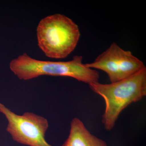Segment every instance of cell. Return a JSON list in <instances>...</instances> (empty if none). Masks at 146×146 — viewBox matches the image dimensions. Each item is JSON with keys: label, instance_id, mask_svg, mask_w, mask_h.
<instances>
[{"label": "cell", "instance_id": "6da1fadb", "mask_svg": "<svg viewBox=\"0 0 146 146\" xmlns=\"http://www.w3.org/2000/svg\"><path fill=\"white\" fill-rule=\"evenodd\" d=\"M89 85L93 92L104 100L105 108L102 121L105 129L110 131L126 108L146 96V68L117 82L102 84L98 82Z\"/></svg>", "mask_w": 146, "mask_h": 146}, {"label": "cell", "instance_id": "7a4b0ae2", "mask_svg": "<svg viewBox=\"0 0 146 146\" xmlns=\"http://www.w3.org/2000/svg\"><path fill=\"white\" fill-rule=\"evenodd\" d=\"M81 56H75L68 61L36 60L26 53L13 59L11 70L19 79L27 80L41 76L68 77L88 84L98 82L100 74L96 70L87 68Z\"/></svg>", "mask_w": 146, "mask_h": 146}, {"label": "cell", "instance_id": "3957f363", "mask_svg": "<svg viewBox=\"0 0 146 146\" xmlns=\"http://www.w3.org/2000/svg\"><path fill=\"white\" fill-rule=\"evenodd\" d=\"M38 45L47 57H67L76 47L80 38L78 26L65 15L55 14L43 18L36 28Z\"/></svg>", "mask_w": 146, "mask_h": 146}, {"label": "cell", "instance_id": "277c9868", "mask_svg": "<svg viewBox=\"0 0 146 146\" xmlns=\"http://www.w3.org/2000/svg\"><path fill=\"white\" fill-rule=\"evenodd\" d=\"M0 112L8 121L6 130L14 141L29 146H52L45 139L49 127L46 118L31 112L17 115L1 103Z\"/></svg>", "mask_w": 146, "mask_h": 146}, {"label": "cell", "instance_id": "5b68a950", "mask_svg": "<svg viewBox=\"0 0 146 146\" xmlns=\"http://www.w3.org/2000/svg\"><path fill=\"white\" fill-rule=\"evenodd\" d=\"M84 65L87 68L106 73L111 83L127 78L146 67L143 62L133 56L131 52L123 49L115 42L93 63Z\"/></svg>", "mask_w": 146, "mask_h": 146}, {"label": "cell", "instance_id": "8992f818", "mask_svg": "<svg viewBox=\"0 0 146 146\" xmlns=\"http://www.w3.org/2000/svg\"><path fill=\"white\" fill-rule=\"evenodd\" d=\"M61 146H108L106 142L92 134L80 119L75 117L70 123V133Z\"/></svg>", "mask_w": 146, "mask_h": 146}]
</instances>
